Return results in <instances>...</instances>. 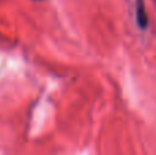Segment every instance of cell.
<instances>
[{"mask_svg": "<svg viewBox=\"0 0 156 155\" xmlns=\"http://www.w3.org/2000/svg\"><path fill=\"white\" fill-rule=\"evenodd\" d=\"M136 22H137V26L143 30L148 27V15H147L144 0L136 2Z\"/></svg>", "mask_w": 156, "mask_h": 155, "instance_id": "6da1fadb", "label": "cell"}]
</instances>
